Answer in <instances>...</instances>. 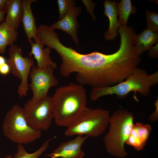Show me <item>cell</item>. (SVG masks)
<instances>
[{
    "instance_id": "obj_15",
    "label": "cell",
    "mask_w": 158,
    "mask_h": 158,
    "mask_svg": "<svg viewBox=\"0 0 158 158\" xmlns=\"http://www.w3.org/2000/svg\"><path fill=\"white\" fill-rule=\"evenodd\" d=\"M4 11L5 22L10 28L17 30L22 22L23 10L21 0H8Z\"/></svg>"
},
{
    "instance_id": "obj_22",
    "label": "cell",
    "mask_w": 158,
    "mask_h": 158,
    "mask_svg": "<svg viewBox=\"0 0 158 158\" xmlns=\"http://www.w3.org/2000/svg\"><path fill=\"white\" fill-rule=\"evenodd\" d=\"M82 1L85 5L87 11L90 14L93 20H95L96 16L94 13V11L96 4L90 0H82Z\"/></svg>"
},
{
    "instance_id": "obj_13",
    "label": "cell",
    "mask_w": 158,
    "mask_h": 158,
    "mask_svg": "<svg viewBox=\"0 0 158 158\" xmlns=\"http://www.w3.org/2000/svg\"><path fill=\"white\" fill-rule=\"evenodd\" d=\"M104 14L109 18V27L104 34V37L107 41L114 39L118 35V30L121 27L117 19L118 12L116 1L105 0L104 3Z\"/></svg>"
},
{
    "instance_id": "obj_21",
    "label": "cell",
    "mask_w": 158,
    "mask_h": 158,
    "mask_svg": "<svg viewBox=\"0 0 158 158\" xmlns=\"http://www.w3.org/2000/svg\"><path fill=\"white\" fill-rule=\"evenodd\" d=\"M59 19H61L68 11L70 5L76 4L74 0H58Z\"/></svg>"
},
{
    "instance_id": "obj_12",
    "label": "cell",
    "mask_w": 158,
    "mask_h": 158,
    "mask_svg": "<svg viewBox=\"0 0 158 158\" xmlns=\"http://www.w3.org/2000/svg\"><path fill=\"white\" fill-rule=\"evenodd\" d=\"M151 126L139 122L134 124L126 143L140 151L143 149L152 130Z\"/></svg>"
},
{
    "instance_id": "obj_16",
    "label": "cell",
    "mask_w": 158,
    "mask_h": 158,
    "mask_svg": "<svg viewBox=\"0 0 158 158\" xmlns=\"http://www.w3.org/2000/svg\"><path fill=\"white\" fill-rule=\"evenodd\" d=\"M158 42V33L147 28L139 35L135 34L134 38L135 49L139 55Z\"/></svg>"
},
{
    "instance_id": "obj_5",
    "label": "cell",
    "mask_w": 158,
    "mask_h": 158,
    "mask_svg": "<svg viewBox=\"0 0 158 158\" xmlns=\"http://www.w3.org/2000/svg\"><path fill=\"white\" fill-rule=\"evenodd\" d=\"M110 113L108 110L86 107L79 116L65 132L67 136L85 135L97 137L102 134L109 125Z\"/></svg>"
},
{
    "instance_id": "obj_28",
    "label": "cell",
    "mask_w": 158,
    "mask_h": 158,
    "mask_svg": "<svg viewBox=\"0 0 158 158\" xmlns=\"http://www.w3.org/2000/svg\"><path fill=\"white\" fill-rule=\"evenodd\" d=\"M6 63V60L5 58L0 55V66Z\"/></svg>"
},
{
    "instance_id": "obj_23",
    "label": "cell",
    "mask_w": 158,
    "mask_h": 158,
    "mask_svg": "<svg viewBox=\"0 0 158 158\" xmlns=\"http://www.w3.org/2000/svg\"><path fill=\"white\" fill-rule=\"evenodd\" d=\"M148 54L150 58H157L158 57V42L154 46H152L148 50Z\"/></svg>"
},
{
    "instance_id": "obj_9",
    "label": "cell",
    "mask_w": 158,
    "mask_h": 158,
    "mask_svg": "<svg viewBox=\"0 0 158 158\" xmlns=\"http://www.w3.org/2000/svg\"><path fill=\"white\" fill-rule=\"evenodd\" d=\"M75 6L76 4H71L63 17L50 26L54 30L56 29L61 30L69 35L78 47L77 32L79 24L77 18L81 11L82 7Z\"/></svg>"
},
{
    "instance_id": "obj_3",
    "label": "cell",
    "mask_w": 158,
    "mask_h": 158,
    "mask_svg": "<svg viewBox=\"0 0 158 158\" xmlns=\"http://www.w3.org/2000/svg\"><path fill=\"white\" fill-rule=\"evenodd\" d=\"M134 119L133 114L125 109H117L110 116L109 131L104 139L109 154L121 158L127 156L124 145L132 129Z\"/></svg>"
},
{
    "instance_id": "obj_4",
    "label": "cell",
    "mask_w": 158,
    "mask_h": 158,
    "mask_svg": "<svg viewBox=\"0 0 158 158\" xmlns=\"http://www.w3.org/2000/svg\"><path fill=\"white\" fill-rule=\"evenodd\" d=\"M2 130L6 137L18 144L32 142L41 135V130L33 129L28 125L23 108L17 104L14 105L5 115Z\"/></svg>"
},
{
    "instance_id": "obj_26",
    "label": "cell",
    "mask_w": 158,
    "mask_h": 158,
    "mask_svg": "<svg viewBox=\"0 0 158 158\" xmlns=\"http://www.w3.org/2000/svg\"><path fill=\"white\" fill-rule=\"evenodd\" d=\"M8 0H0V11L4 10Z\"/></svg>"
},
{
    "instance_id": "obj_7",
    "label": "cell",
    "mask_w": 158,
    "mask_h": 158,
    "mask_svg": "<svg viewBox=\"0 0 158 158\" xmlns=\"http://www.w3.org/2000/svg\"><path fill=\"white\" fill-rule=\"evenodd\" d=\"M54 69L50 66L40 68L32 66L29 75L31 79L29 86L32 91L33 97L26 103L33 104L47 97L50 88L58 84V81L53 74Z\"/></svg>"
},
{
    "instance_id": "obj_18",
    "label": "cell",
    "mask_w": 158,
    "mask_h": 158,
    "mask_svg": "<svg viewBox=\"0 0 158 158\" xmlns=\"http://www.w3.org/2000/svg\"><path fill=\"white\" fill-rule=\"evenodd\" d=\"M118 21L121 26H127L129 16L136 13V7L132 5L130 0H121L116 3Z\"/></svg>"
},
{
    "instance_id": "obj_17",
    "label": "cell",
    "mask_w": 158,
    "mask_h": 158,
    "mask_svg": "<svg viewBox=\"0 0 158 158\" xmlns=\"http://www.w3.org/2000/svg\"><path fill=\"white\" fill-rule=\"evenodd\" d=\"M19 33L9 27L5 21L0 24V54L5 52L7 46L13 44Z\"/></svg>"
},
{
    "instance_id": "obj_27",
    "label": "cell",
    "mask_w": 158,
    "mask_h": 158,
    "mask_svg": "<svg viewBox=\"0 0 158 158\" xmlns=\"http://www.w3.org/2000/svg\"><path fill=\"white\" fill-rule=\"evenodd\" d=\"M5 13L4 10L0 11V23H1L4 21V16Z\"/></svg>"
},
{
    "instance_id": "obj_25",
    "label": "cell",
    "mask_w": 158,
    "mask_h": 158,
    "mask_svg": "<svg viewBox=\"0 0 158 158\" xmlns=\"http://www.w3.org/2000/svg\"><path fill=\"white\" fill-rule=\"evenodd\" d=\"M10 72V68L6 63L0 66V74H1L6 75Z\"/></svg>"
},
{
    "instance_id": "obj_11",
    "label": "cell",
    "mask_w": 158,
    "mask_h": 158,
    "mask_svg": "<svg viewBox=\"0 0 158 158\" xmlns=\"http://www.w3.org/2000/svg\"><path fill=\"white\" fill-rule=\"evenodd\" d=\"M31 45V50L29 56L31 57L32 55L37 61V67L43 68L50 66L55 69L57 67V63L51 59L50 54L51 49L48 47L44 48L45 45L40 40L37 35L35 42L32 40L29 42Z\"/></svg>"
},
{
    "instance_id": "obj_29",
    "label": "cell",
    "mask_w": 158,
    "mask_h": 158,
    "mask_svg": "<svg viewBox=\"0 0 158 158\" xmlns=\"http://www.w3.org/2000/svg\"><path fill=\"white\" fill-rule=\"evenodd\" d=\"M3 158H14V157L12 155L9 154Z\"/></svg>"
},
{
    "instance_id": "obj_19",
    "label": "cell",
    "mask_w": 158,
    "mask_h": 158,
    "mask_svg": "<svg viewBox=\"0 0 158 158\" xmlns=\"http://www.w3.org/2000/svg\"><path fill=\"white\" fill-rule=\"evenodd\" d=\"M52 139L51 138L47 140L39 149L31 154L26 152L23 144H18L17 152L14 154V158H38L47 149Z\"/></svg>"
},
{
    "instance_id": "obj_24",
    "label": "cell",
    "mask_w": 158,
    "mask_h": 158,
    "mask_svg": "<svg viewBox=\"0 0 158 158\" xmlns=\"http://www.w3.org/2000/svg\"><path fill=\"white\" fill-rule=\"evenodd\" d=\"M154 104L155 106V109L152 114L150 115L149 118V120L152 122L157 121L158 119V99L156 100Z\"/></svg>"
},
{
    "instance_id": "obj_20",
    "label": "cell",
    "mask_w": 158,
    "mask_h": 158,
    "mask_svg": "<svg viewBox=\"0 0 158 158\" xmlns=\"http://www.w3.org/2000/svg\"><path fill=\"white\" fill-rule=\"evenodd\" d=\"M147 28L158 33V13H157L145 10Z\"/></svg>"
},
{
    "instance_id": "obj_8",
    "label": "cell",
    "mask_w": 158,
    "mask_h": 158,
    "mask_svg": "<svg viewBox=\"0 0 158 158\" xmlns=\"http://www.w3.org/2000/svg\"><path fill=\"white\" fill-rule=\"evenodd\" d=\"M25 117L32 128L47 131L51 126L53 118L51 97L48 96L33 104L24 105Z\"/></svg>"
},
{
    "instance_id": "obj_14",
    "label": "cell",
    "mask_w": 158,
    "mask_h": 158,
    "mask_svg": "<svg viewBox=\"0 0 158 158\" xmlns=\"http://www.w3.org/2000/svg\"><path fill=\"white\" fill-rule=\"evenodd\" d=\"M36 0H22L23 14L22 22L28 42L33 39L35 42L37 36V28L31 7L32 3Z\"/></svg>"
},
{
    "instance_id": "obj_10",
    "label": "cell",
    "mask_w": 158,
    "mask_h": 158,
    "mask_svg": "<svg viewBox=\"0 0 158 158\" xmlns=\"http://www.w3.org/2000/svg\"><path fill=\"white\" fill-rule=\"evenodd\" d=\"M88 137L78 135L73 139L61 143L51 153L45 155L51 158H83L85 154L81 150V146Z\"/></svg>"
},
{
    "instance_id": "obj_2",
    "label": "cell",
    "mask_w": 158,
    "mask_h": 158,
    "mask_svg": "<svg viewBox=\"0 0 158 158\" xmlns=\"http://www.w3.org/2000/svg\"><path fill=\"white\" fill-rule=\"evenodd\" d=\"M158 83V71L149 74L145 70L137 67L125 80L117 84L107 87H92L90 98L95 101L107 95H115L123 97L132 91L147 96L150 94L151 87Z\"/></svg>"
},
{
    "instance_id": "obj_1",
    "label": "cell",
    "mask_w": 158,
    "mask_h": 158,
    "mask_svg": "<svg viewBox=\"0 0 158 158\" xmlns=\"http://www.w3.org/2000/svg\"><path fill=\"white\" fill-rule=\"evenodd\" d=\"M51 100L55 123L67 128L86 107L87 91L83 86L70 83L56 88Z\"/></svg>"
},
{
    "instance_id": "obj_6",
    "label": "cell",
    "mask_w": 158,
    "mask_h": 158,
    "mask_svg": "<svg viewBox=\"0 0 158 158\" xmlns=\"http://www.w3.org/2000/svg\"><path fill=\"white\" fill-rule=\"evenodd\" d=\"M8 51L9 56L6 63L9 66L10 72L21 80L18 93L20 97H25L29 90L28 77L34 65V59L31 57H23L21 49L16 45L10 46Z\"/></svg>"
}]
</instances>
